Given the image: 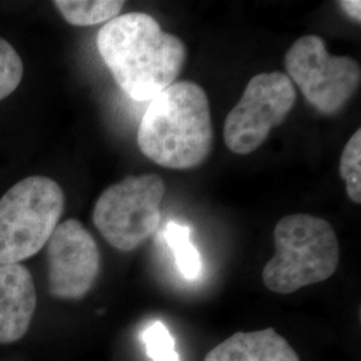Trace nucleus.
I'll use <instances>...</instances> for the list:
<instances>
[{
	"label": "nucleus",
	"instance_id": "nucleus-1",
	"mask_svg": "<svg viewBox=\"0 0 361 361\" xmlns=\"http://www.w3.org/2000/svg\"><path fill=\"white\" fill-rule=\"evenodd\" d=\"M98 51L116 85L146 102L168 89L186 62V47L152 15L131 13L107 22L97 37Z\"/></svg>",
	"mask_w": 361,
	"mask_h": 361
},
{
	"label": "nucleus",
	"instance_id": "nucleus-2",
	"mask_svg": "<svg viewBox=\"0 0 361 361\" xmlns=\"http://www.w3.org/2000/svg\"><path fill=\"white\" fill-rule=\"evenodd\" d=\"M207 92L193 82H178L154 97L138 129L143 155L162 168L189 170L202 165L213 147Z\"/></svg>",
	"mask_w": 361,
	"mask_h": 361
},
{
	"label": "nucleus",
	"instance_id": "nucleus-3",
	"mask_svg": "<svg viewBox=\"0 0 361 361\" xmlns=\"http://www.w3.org/2000/svg\"><path fill=\"white\" fill-rule=\"evenodd\" d=\"M276 255L262 271L265 286L280 295L328 280L338 265L340 247L332 225L310 214H290L274 228Z\"/></svg>",
	"mask_w": 361,
	"mask_h": 361
},
{
	"label": "nucleus",
	"instance_id": "nucleus-4",
	"mask_svg": "<svg viewBox=\"0 0 361 361\" xmlns=\"http://www.w3.org/2000/svg\"><path fill=\"white\" fill-rule=\"evenodd\" d=\"M65 210V193L49 177L18 182L0 198V265L35 256L51 237Z\"/></svg>",
	"mask_w": 361,
	"mask_h": 361
},
{
	"label": "nucleus",
	"instance_id": "nucleus-5",
	"mask_svg": "<svg viewBox=\"0 0 361 361\" xmlns=\"http://www.w3.org/2000/svg\"><path fill=\"white\" fill-rule=\"evenodd\" d=\"M165 183L157 174L130 176L99 195L92 221L104 240L131 252L158 229Z\"/></svg>",
	"mask_w": 361,
	"mask_h": 361
},
{
	"label": "nucleus",
	"instance_id": "nucleus-6",
	"mask_svg": "<svg viewBox=\"0 0 361 361\" xmlns=\"http://www.w3.org/2000/svg\"><path fill=\"white\" fill-rule=\"evenodd\" d=\"M289 79L324 116H335L360 86V65L350 56L329 54L317 35L297 39L285 55Z\"/></svg>",
	"mask_w": 361,
	"mask_h": 361
},
{
	"label": "nucleus",
	"instance_id": "nucleus-7",
	"mask_svg": "<svg viewBox=\"0 0 361 361\" xmlns=\"http://www.w3.org/2000/svg\"><path fill=\"white\" fill-rule=\"evenodd\" d=\"M296 102L292 80L283 73H262L252 78L245 91L226 116L224 140L235 154L256 152L280 126Z\"/></svg>",
	"mask_w": 361,
	"mask_h": 361
},
{
	"label": "nucleus",
	"instance_id": "nucleus-8",
	"mask_svg": "<svg viewBox=\"0 0 361 361\" xmlns=\"http://www.w3.org/2000/svg\"><path fill=\"white\" fill-rule=\"evenodd\" d=\"M47 245L49 290L59 300H79L90 292L101 269V255L91 233L78 221L59 224Z\"/></svg>",
	"mask_w": 361,
	"mask_h": 361
},
{
	"label": "nucleus",
	"instance_id": "nucleus-9",
	"mask_svg": "<svg viewBox=\"0 0 361 361\" xmlns=\"http://www.w3.org/2000/svg\"><path fill=\"white\" fill-rule=\"evenodd\" d=\"M37 308V290L22 264L0 265V344H13L30 329Z\"/></svg>",
	"mask_w": 361,
	"mask_h": 361
},
{
	"label": "nucleus",
	"instance_id": "nucleus-10",
	"mask_svg": "<svg viewBox=\"0 0 361 361\" xmlns=\"http://www.w3.org/2000/svg\"><path fill=\"white\" fill-rule=\"evenodd\" d=\"M204 361H300L288 340L273 328L237 332L212 349Z\"/></svg>",
	"mask_w": 361,
	"mask_h": 361
},
{
	"label": "nucleus",
	"instance_id": "nucleus-11",
	"mask_svg": "<svg viewBox=\"0 0 361 361\" xmlns=\"http://www.w3.org/2000/svg\"><path fill=\"white\" fill-rule=\"evenodd\" d=\"M125 1L116 0H56L54 6L67 23L89 27L110 22L123 8Z\"/></svg>",
	"mask_w": 361,
	"mask_h": 361
},
{
	"label": "nucleus",
	"instance_id": "nucleus-12",
	"mask_svg": "<svg viewBox=\"0 0 361 361\" xmlns=\"http://www.w3.org/2000/svg\"><path fill=\"white\" fill-rule=\"evenodd\" d=\"M165 237L171 247L177 268L188 280H195L202 271V262L198 250L190 241V229L177 222H169Z\"/></svg>",
	"mask_w": 361,
	"mask_h": 361
},
{
	"label": "nucleus",
	"instance_id": "nucleus-13",
	"mask_svg": "<svg viewBox=\"0 0 361 361\" xmlns=\"http://www.w3.org/2000/svg\"><path fill=\"white\" fill-rule=\"evenodd\" d=\"M340 174L345 182L348 197L355 202H361V130L349 140L340 161Z\"/></svg>",
	"mask_w": 361,
	"mask_h": 361
},
{
	"label": "nucleus",
	"instance_id": "nucleus-14",
	"mask_svg": "<svg viewBox=\"0 0 361 361\" xmlns=\"http://www.w3.org/2000/svg\"><path fill=\"white\" fill-rule=\"evenodd\" d=\"M141 337L146 353L152 361H180L176 349V340L162 322H154L146 326Z\"/></svg>",
	"mask_w": 361,
	"mask_h": 361
},
{
	"label": "nucleus",
	"instance_id": "nucleus-15",
	"mask_svg": "<svg viewBox=\"0 0 361 361\" xmlns=\"http://www.w3.org/2000/svg\"><path fill=\"white\" fill-rule=\"evenodd\" d=\"M23 78V62L13 46L0 38V101L18 89Z\"/></svg>",
	"mask_w": 361,
	"mask_h": 361
},
{
	"label": "nucleus",
	"instance_id": "nucleus-16",
	"mask_svg": "<svg viewBox=\"0 0 361 361\" xmlns=\"http://www.w3.org/2000/svg\"><path fill=\"white\" fill-rule=\"evenodd\" d=\"M340 8L344 11V13L350 18L353 22H361V3L359 0H343L338 1Z\"/></svg>",
	"mask_w": 361,
	"mask_h": 361
}]
</instances>
